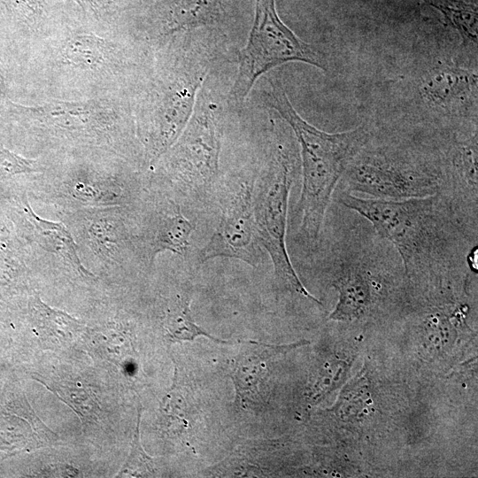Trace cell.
Returning <instances> with one entry per match:
<instances>
[{
    "label": "cell",
    "mask_w": 478,
    "mask_h": 478,
    "mask_svg": "<svg viewBox=\"0 0 478 478\" xmlns=\"http://www.w3.org/2000/svg\"><path fill=\"white\" fill-rule=\"evenodd\" d=\"M266 104L290 126L301 148L303 181L297 213L299 235L307 245H314L340 178L353 158L366 146L369 130L359 126L341 133H327L305 120L289 100L282 85L270 81Z\"/></svg>",
    "instance_id": "6da1fadb"
},
{
    "label": "cell",
    "mask_w": 478,
    "mask_h": 478,
    "mask_svg": "<svg viewBox=\"0 0 478 478\" xmlns=\"http://www.w3.org/2000/svg\"><path fill=\"white\" fill-rule=\"evenodd\" d=\"M436 197L388 200L347 192L339 201L370 221L395 246L405 270L411 272L445 262L450 253V227Z\"/></svg>",
    "instance_id": "7a4b0ae2"
},
{
    "label": "cell",
    "mask_w": 478,
    "mask_h": 478,
    "mask_svg": "<svg viewBox=\"0 0 478 478\" xmlns=\"http://www.w3.org/2000/svg\"><path fill=\"white\" fill-rule=\"evenodd\" d=\"M300 61L328 71L325 54L301 40L279 18L274 0H257L254 23L239 58V71L231 97L242 103L257 79L287 62Z\"/></svg>",
    "instance_id": "3957f363"
},
{
    "label": "cell",
    "mask_w": 478,
    "mask_h": 478,
    "mask_svg": "<svg viewBox=\"0 0 478 478\" xmlns=\"http://www.w3.org/2000/svg\"><path fill=\"white\" fill-rule=\"evenodd\" d=\"M343 176L351 190L388 200L436 196L442 185L441 175L430 166L383 150L367 151L366 147Z\"/></svg>",
    "instance_id": "277c9868"
},
{
    "label": "cell",
    "mask_w": 478,
    "mask_h": 478,
    "mask_svg": "<svg viewBox=\"0 0 478 478\" xmlns=\"http://www.w3.org/2000/svg\"><path fill=\"white\" fill-rule=\"evenodd\" d=\"M292 183L288 161L280 157L270 170L252 187V215L255 233L268 253L276 280L283 289L319 304L299 280L286 248L288 204Z\"/></svg>",
    "instance_id": "5b68a950"
},
{
    "label": "cell",
    "mask_w": 478,
    "mask_h": 478,
    "mask_svg": "<svg viewBox=\"0 0 478 478\" xmlns=\"http://www.w3.org/2000/svg\"><path fill=\"white\" fill-rule=\"evenodd\" d=\"M215 258L241 260L251 266L262 262L252 215V187L242 182L223 199L220 220L209 241L200 250L199 262Z\"/></svg>",
    "instance_id": "8992f818"
},
{
    "label": "cell",
    "mask_w": 478,
    "mask_h": 478,
    "mask_svg": "<svg viewBox=\"0 0 478 478\" xmlns=\"http://www.w3.org/2000/svg\"><path fill=\"white\" fill-rule=\"evenodd\" d=\"M411 99L420 112L461 115L477 111V74L454 63L436 62L410 79Z\"/></svg>",
    "instance_id": "52a82bcc"
},
{
    "label": "cell",
    "mask_w": 478,
    "mask_h": 478,
    "mask_svg": "<svg viewBox=\"0 0 478 478\" xmlns=\"http://www.w3.org/2000/svg\"><path fill=\"white\" fill-rule=\"evenodd\" d=\"M13 110L28 117L39 127L61 131L93 130L109 120V112L98 103L52 102L38 106L11 103Z\"/></svg>",
    "instance_id": "ba28073f"
},
{
    "label": "cell",
    "mask_w": 478,
    "mask_h": 478,
    "mask_svg": "<svg viewBox=\"0 0 478 478\" xmlns=\"http://www.w3.org/2000/svg\"><path fill=\"white\" fill-rule=\"evenodd\" d=\"M339 299L330 319L351 320L361 316L371 300L368 274L360 263L347 261L335 283Z\"/></svg>",
    "instance_id": "9c48e42d"
},
{
    "label": "cell",
    "mask_w": 478,
    "mask_h": 478,
    "mask_svg": "<svg viewBox=\"0 0 478 478\" xmlns=\"http://www.w3.org/2000/svg\"><path fill=\"white\" fill-rule=\"evenodd\" d=\"M181 145L186 154L188 178L198 184L210 182L218 169V143L212 123L189 128Z\"/></svg>",
    "instance_id": "30bf717a"
},
{
    "label": "cell",
    "mask_w": 478,
    "mask_h": 478,
    "mask_svg": "<svg viewBox=\"0 0 478 478\" xmlns=\"http://www.w3.org/2000/svg\"><path fill=\"white\" fill-rule=\"evenodd\" d=\"M194 229V224L183 215L179 206L160 214L150 235V262L163 251H171L179 255L187 254Z\"/></svg>",
    "instance_id": "8fae6325"
},
{
    "label": "cell",
    "mask_w": 478,
    "mask_h": 478,
    "mask_svg": "<svg viewBox=\"0 0 478 478\" xmlns=\"http://www.w3.org/2000/svg\"><path fill=\"white\" fill-rule=\"evenodd\" d=\"M24 211L33 226L35 236L42 247L61 257L82 275H92L81 264L74 240L65 225L42 219L35 214L27 204Z\"/></svg>",
    "instance_id": "7c38bea8"
},
{
    "label": "cell",
    "mask_w": 478,
    "mask_h": 478,
    "mask_svg": "<svg viewBox=\"0 0 478 478\" xmlns=\"http://www.w3.org/2000/svg\"><path fill=\"white\" fill-rule=\"evenodd\" d=\"M29 307L41 336L65 343L73 341L85 328L79 320L50 307L37 297L31 300Z\"/></svg>",
    "instance_id": "4fadbf2b"
},
{
    "label": "cell",
    "mask_w": 478,
    "mask_h": 478,
    "mask_svg": "<svg viewBox=\"0 0 478 478\" xmlns=\"http://www.w3.org/2000/svg\"><path fill=\"white\" fill-rule=\"evenodd\" d=\"M110 49L101 38L87 34L73 35L61 48V57L67 66L96 71L109 58Z\"/></svg>",
    "instance_id": "5bb4252c"
},
{
    "label": "cell",
    "mask_w": 478,
    "mask_h": 478,
    "mask_svg": "<svg viewBox=\"0 0 478 478\" xmlns=\"http://www.w3.org/2000/svg\"><path fill=\"white\" fill-rule=\"evenodd\" d=\"M439 10L447 22L459 33L461 46L477 52V7L462 0H424Z\"/></svg>",
    "instance_id": "9a60e30c"
},
{
    "label": "cell",
    "mask_w": 478,
    "mask_h": 478,
    "mask_svg": "<svg viewBox=\"0 0 478 478\" xmlns=\"http://www.w3.org/2000/svg\"><path fill=\"white\" fill-rule=\"evenodd\" d=\"M189 304V297L178 296L168 306L165 327L172 339L193 341L204 335L218 343H262L258 341H224L213 337L194 322Z\"/></svg>",
    "instance_id": "2e32d148"
},
{
    "label": "cell",
    "mask_w": 478,
    "mask_h": 478,
    "mask_svg": "<svg viewBox=\"0 0 478 478\" xmlns=\"http://www.w3.org/2000/svg\"><path fill=\"white\" fill-rule=\"evenodd\" d=\"M42 382L50 390L71 406L80 416L83 425L96 417L100 411L94 395L90 390L79 387L71 382Z\"/></svg>",
    "instance_id": "e0dca14e"
},
{
    "label": "cell",
    "mask_w": 478,
    "mask_h": 478,
    "mask_svg": "<svg viewBox=\"0 0 478 478\" xmlns=\"http://www.w3.org/2000/svg\"><path fill=\"white\" fill-rule=\"evenodd\" d=\"M140 411L138 412L137 425L132 442L129 457L117 476H149L154 473L153 459L143 451L140 441Z\"/></svg>",
    "instance_id": "ac0fdd59"
},
{
    "label": "cell",
    "mask_w": 478,
    "mask_h": 478,
    "mask_svg": "<svg viewBox=\"0 0 478 478\" xmlns=\"http://www.w3.org/2000/svg\"><path fill=\"white\" fill-rule=\"evenodd\" d=\"M35 160L19 156L7 149L0 148V181L19 173L37 172Z\"/></svg>",
    "instance_id": "d6986e66"
},
{
    "label": "cell",
    "mask_w": 478,
    "mask_h": 478,
    "mask_svg": "<svg viewBox=\"0 0 478 478\" xmlns=\"http://www.w3.org/2000/svg\"><path fill=\"white\" fill-rule=\"evenodd\" d=\"M85 12L100 13L109 4V0H73Z\"/></svg>",
    "instance_id": "ffe728a7"
},
{
    "label": "cell",
    "mask_w": 478,
    "mask_h": 478,
    "mask_svg": "<svg viewBox=\"0 0 478 478\" xmlns=\"http://www.w3.org/2000/svg\"><path fill=\"white\" fill-rule=\"evenodd\" d=\"M3 82H4V78H3V73L1 71V66H0V87L3 86Z\"/></svg>",
    "instance_id": "44dd1931"
}]
</instances>
